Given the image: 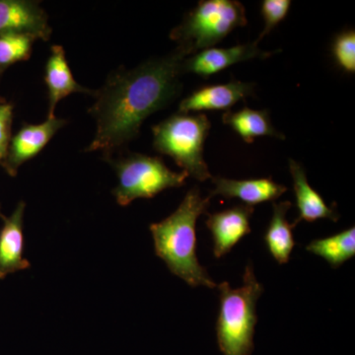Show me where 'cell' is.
<instances>
[{"label": "cell", "mask_w": 355, "mask_h": 355, "mask_svg": "<svg viewBox=\"0 0 355 355\" xmlns=\"http://www.w3.org/2000/svg\"><path fill=\"white\" fill-rule=\"evenodd\" d=\"M310 253L321 257L336 268L355 256V227H350L324 239L314 240L306 247Z\"/></svg>", "instance_id": "obj_18"}, {"label": "cell", "mask_w": 355, "mask_h": 355, "mask_svg": "<svg viewBox=\"0 0 355 355\" xmlns=\"http://www.w3.org/2000/svg\"><path fill=\"white\" fill-rule=\"evenodd\" d=\"M211 123L202 113H177L153 128V147L169 156L182 171L200 182L211 178L203 158L205 142Z\"/></svg>", "instance_id": "obj_5"}, {"label": "cell", "mask_w": 355, "mask_h": 355, "mask_svg": "<svg viewBox=\"0 0 355 355\" xmlns=\"http://www.w3.org/2000/svg\"><path fill=\"white\" fill-rule=\"evenodd\" d=\"M214 190L210 198L220 196L230 200L239 198L249 207L266 202H275L287 191L284 184L275 183L272 178L261 179L234 180L223 177H211Z\"/></svg>", "instance_id": "obj_12"}, {"label": "cell", "mask_w": 355, "mask_h": 355, "mask_svg": "<svg viewBox=\"0 0 355 355\" xmlns=\"http://www.w3.org/2000/svg\"><path fill=\"white\" fill-rule=\"evenodd\" d=\"M246 10L236 0H202L170 33L184 57L214 48L236 28L247 25Z\"/></svg>", "instance_id": "obj_4"}, {"label": "cell", "mask_w": 355, "mask_h": 355, "mask_svg": "<svg viewBox=\"0 0 355 355\" xmlns=\"http://www.w3.org/2000/svg\"><path fill=\"white\" fill-rule=\"evenodd\" d=\"M0 218H1L2 220H3V219L6 218V216H4L3 214H2L1 210H0Z\"/></svg>", "instance_id": "obj_24"}, {"label": "cell", "mask_w": 355, "mask_h": 355, "mask_svg": "<svg viewBox=\"0 0 355 355\" xmlns=\"http://www.w3.org/2000/svg\"><path fill=\"white\" fill-rule=\"evenodd\" d=\"M254 83L232 80L227 83L202 86L180 103V113L226 111L254 92Z\"/></svg>", "instance_id": "obj_10"}, {"label": "cell", "mask_w": 355, "mask_h": 355, "mask_svg": "<svg viewBox=\"0 0 355 355\" xmlns=\"http://www.w3.org/2000/svg\"><path fill=\"white\" fill-rule=\"evenodd\" d=\"M36 40V36L28 33L0 35V73H3L11 65L29 60Z\"/></svg>", "instance_id": "obj_19"}, {"label": "cell", "mask_w": 355, "mask_h": 355, "mask_svg": "<svg viewBox=\"0 0 355 355\" xmlns=\"http://www.w3.org/2000/svg\"><path fill=\"white\" fill-rule=\"evenodd\" d=\"M291 6V0H263L261 2V14L265 22V27L256 42L260 43L261 40L268 36L280 22L286 19Z\"/></svg>", "instance_id": "obj_21"}, {"label": "cell", "mask_w": 355, "mask_h": 355, "mask_svg": "<svg viewBox=\"0 0 355 355\" xmlns=\"http://www.w3.org/2000/svg\"><path fill=\"white\" fill-rule=\"evenodd\" d=\"M292 207L291 202H272V216L266 228L263 240L272 258L284 265L289 261L291 254L295 246L293 234V224L287 221V212Z\"/></svg>", "instance_id": "obj_16"}, {"label": "cell", "mask_w": 355, "mask_h": 355, "mask_svg": "<svg viewBox=\"0 0 355 355\" xmlns=\"http://www.w3.org/2000/svg\"><path fill=\"white\" fill-rule=\"evenodd\" d=\"M331 55L336 65L347 73L355 72V32L349 29L336 35L331 44Z\"/></svg>", "instance_id": "obj_20"}, {"label": "cell", "mask_w": 355, "mask_h": 355, "mask_svg": "<svg viewBox=\"0 0 355 355\" xmlns=\"http://www.w3.org/2000/svg\"><path fill=\"white\" fill-rule=\"evenodd\" d=\"M289 171L293 181V190L299 210L298 218L292 223L294 227L303 220L314 222L318 219H329L338 221L340 214L336 211L335 205L331 207H328L322 196L310 186L302 165L293 159H289Z\"/></svg>", "instance_id": "obj_15"}, {"label": "cell", "mask_w": 355, "mask_h": 355, "mask_svg": "<svg viewBox=\"0 0 355 355\" xmlns=\"http://www.w3.org/2000/svg\"><path fill=\"white\" fill-rule=\"evenodd\" d=\"M0 76H1V73H0ZM4 103H6V100L0 95V104H4Z\"/></svg>", "instance_id": "obj_23"}, {"label": "cell", "mask_w": 355, "mask_h": 355, "mask_svg": "<svg viewBox=\"0 0 355 355\" xmlns=\"http://www.w3.org/2000/svg\"><path fill=\"white\" fill-rule=\"evenodd\" d=\"M254 210L249 205H238L216 214H207L205 225L211 233L216 258L225 256L243 237L251 233L250 220Z\"/></svg>", "instance_id": "obj_11"}, {"label": "cell", "mask_w": 355, "mask_h": 355, "mask_svg": "<svg viewBox=\"0 0 355 355\" xmlns=\"http://www.w3.org/2000/svg\"><path fill=\"white\" fill-rule=\"evenodd\" d=\"M25 209L26 202H18L12 214L3 219V226L0 229V279L31 268L30 261L23 256Z\"/></svg>", "instance_id": "obj_13"}, {"label": "cell", "mask_w": 355, "mask_h": 355, "mask_svg": "<svg viewBox=\"0 0 355 355\" xmlns=\"http://www.w3.org/2000/svg\"><path fill=\"white\" fill-rule=\"evenodd\" d=\"M224 125L233 128L247 144H253L257 137H270L284 139L286 137L273 127L266 110H252L245 107L237 112H225L222 116Z\"/></svg>", "instance_id": "obj_17"}, {"label": "cell", "mask_w": 355, "mask_h": 355, "mask_svg": "<svg viewBox=\"0 0 355 355\" xmlns=\"http://www.w3.org/2000/svg\"><path fill=\"white\" fill-rule=\"evenodd\" d=\"M107 162L111 163L118 177L113 196L121 207L137 198H153L168 189L180 188L189 177L186 172L172 171L157 156L128 153Z\"/></svg>", "instance_id": "obj_6"}, {"label": "cell", "mask_w": 355, "mask_h": 355, "mask_svg": "<svg viewBox=\"0 0 355 355\" xmlns=\"http://www.w3.org/2000/svg\"><path fill=\"white\" fill-rule=\"evenodd\" d=\"M67 121L57 116L48 118L39 125L23 123L22 128L11 137L1 167L11 177H16L21 166L37 155L67 125Z\"/></svg>", "instance_id": "obj_7"}, {"label": "cell", "mask_w": 355, "mask_h": 355, "mask_svg": "<svg viewBox=\"0 0 355 355\" xmlns=\"http://www.w3.org/2000/svg\"><path fill=\"white\" fill-rule=\"evenodd\" d=\"M258 42L238 44L231 48H210L184 58L181 64L182 74L193 73L207 79L222 70L247 60L272 57V51L259 49Z\"/></svg>", "instance_id": "obj_8"}, {"label": "cell", "mask_w": 355, "mask_h": 355, "mask_svg": "<svg viewBox=\"0 0 355 355\" xmlns=\"http://www.w3.org/2000/svg\"><path fill=\"white\" fill-rule=\"evenodd\" d=\"M184 58L176 49L135 69L113 72L104 86L95 91L96 101L89 109L97 128L86 153L101 151L104 159L110 160L114 151L139 135L150 114L171 104L181 94Z\"/></svg>", "instance_id": "obj_1"}, {"label": "cell", "mask_w": 355, "mask_h": 355, "mask_svg": "<svg viewBox=\"0 0 355 355\" xmlns=\"http://www.w3.org/2000/svg\"><path fill=\"white\" fill-rule=\"evenodd\" d=\"M14 106L10 103L0 104V164L6 158L9 142L12 137Z\"/></svg>", "instance_id": "obj_22"}, {"label": "cell", "mask_w": 355, "mask_h": 355, "mask_svg": "<svg viewBox=\"0 0 355 355\" xmlns=\"http://www.w3.org/2000/svg\"><path fill=\"white\" fill-rule=\"evenodd\" d=\"M44 83L48 88V118H53L58 103L73 93L94 96L95 91L81 86L74 79L62 46H51V55L44 65Z\"/></svg>", "instance_id": "obj_14"}, {"label": "cell", "mask_w": 355, "mask_h": 355, "mask_svg": "<svg viewBox=\"0 0 355 355\" xmlns=\"http://www.w3.org/2000/svg\"><path fill=\"white\" fill-rule=\"evenodd\" d=\"M210 200L198 187L191 188L171 216L151 224L150 231L156 254L173 275L191 287L214 289L217 284L198 260L196 233L198 217L207 214Z\"/></svg>", "instance_id": "obj_2"}, {"label": "cell", "mask_w": 355, "mask_h": 355, "mask_svg": "<svg viewBox=\"0 0 355 355\" xmlns=\"http://www.w3.org/2000/svg\"><path fill=\"white\" fill-rule=\"evenodd\" d=\"M220 308L216 322V338L223 355H251L258 323L257 302L263 286L257 279L251 263L246 266L243 286L231 288L227 282L217 284Z\"/></svg>", "instance_id": "obj_3"}, {"label": "cell", "mask_w": 355, "mask_h": 355, "mask_svg": "<svg viewBox=\"0 0 355 355\" xmlns=\"http://www.w3.org/2000/svg\"><path fill=\"white\" fill-rule=\"evenodd\" d=\"M51 32L48 14L39 1L0 0V35L28 33L46 42Z\"/></svg>", "instance_id": "obj_9"}]
</instances>
